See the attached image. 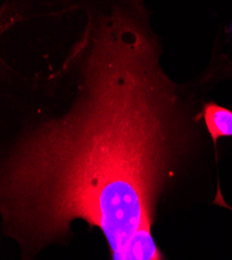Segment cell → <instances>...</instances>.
<instances>
[{
    "instance_id": "7a4b0ae2",
    "label": "cell",
    "mask_w": 232,
    "mask_h": 260,
    "mask_svg": "<svg viewBox=\"0 0 232 260\" xmlns=\"http://www.w3.org/2000/svg\"><path fill=\"white\" fill-rule=\"evenodd\" d=\"M202 121L215 147L220 138L232 137V111L229 108L214 101L205 102L202 105Z\"/></svg>"
},
{
    "instance_id": "6da1fadb",
    "label": "cell",
    "mask_w": 232,
    "mask_h": 260,
    "mask_svg": "<svg viewBox=\"0 0 232 260\" xmlns=\"http://www.w3.org/2000/svg\"><path fill=\"white\" fill-rule=\"evenodd\" d=\"M149 21L124 13L88 20L70 55L76 95L65 113L26 128L2 167L7 235L38 252L92 207L159 197L201 128L202 105L160 64Z\"/></svg>"
}]
</instances>
